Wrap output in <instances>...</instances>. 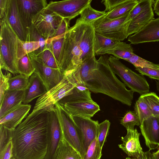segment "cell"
<instances>
[{"label": "cell", "mask_w": 159, "mask_h": 159, "mask_svg": "<svg viewBox=\"0 0 159 159\" xmlns=\"http://www.w3.org/2000/svg\"><path fill=\"white\" fill-rule=\"evenodd\" d=\"M127 131L125 136L121 137L122 143L118 146L129 157L137 158L144 153L140 143V133L136 128Z\"/></svg>", "instance_id": "19"}, {"label": "cell", "mask_w": 159, "mask_h": 159, "mask_svg": "<svg viewBox=\"0 0 159 159\" xmlns=\"http://www.w3.org/2000/svg\"><path fill=\"white\" fill-rule=\"evenodd\" d=\"M138 0H125L111 11L107 12L104 17L108 19H114L121 17L131 11L139 2Z\"/></svg>", "instance_id": "26"}, {"label": "cell", "mask_w": 159, "mask_h": 159, "mask_svg": "<svg viewBox=\"0 0 159 159\" xmlns=\"http://www.w3.org/2000/svg\"><path fill=\"white\" fill-rule=\"evenodd\" d=\"M70 21V20L67 19L63 18L52 38L66 33L70 28L69 27Z\"/></svg>", "instance_id": "45"}, {"label": "cell", "mask_w": 159, "mask_h": 159, "mask_svg": "<svg viewBox=\"0 0 159 159\" xmlns=\"http://www.w3.org/2000/svg\"><path fill=\"white\" fill-rule=\"evenodd\" d=\"M71 116L76 128L84 156L91 143L97 137L99 122L90 118Z\"/></svg>", "instance_id": "12"}, {"label": "cell", "mask_w": 159, "mask_h": 159, "mask_svg": "<svg viewBox=\"0 0 159 159\" xmlns=\"http://www.w3.org/2000/svg\"><path fill=\"white\" fill-rule=\"evenodd\" d=\"M36 55L41 59L43 64L46 66L53 68L59 69L53 54L49 49H45Z\"/></svg>", "instance_id": "41"}, {"label": "cell", "mask_w": 159, "mask_h": 159, "mask_svg": "<svg viewBox=\"0 0 159 159\" xmlns=\"http://www.w3.org/2000/svg\"><path fill=\"white\" fill-rule=\"evenodd\" d=\"M135 70L141 74L159 80V70L151 68L136 67Z\"/></svg>", "instance_id": "44"}, {"label": "cell", "mask_w": 159, "mask_h": 159, "mask_svg": "<svg viewBox=\"0 0 159 159\" xmlns=\"http://www.w3.org/2000/svg\"><path fill=\"white\" fill-rule=\"evenodd\" d=\"M35 69L34 73L39 76L47 91L55 86L63 79L64 75L59 69L48 67L33 52L28 54Z\"/></svg>", "instance_id": "11"}, {"label": "cell", "mask_w": 159, "mask_h": 159, "mask_svg": "<svg viewBox=\"0 0 159 159\" xmlns=\"http://www.w3.org/2000/svg\"><path fill=\"white\" fill-rule=\"evenodd\" d=\"M64 76L75 86L85 87L90 92L105 94L129 106L132 104L134 92L116 77L107 55L98 60L95 56L87 60Z\"/></svg>", "instance_id": "1"}, {"label": "cell", "mask_w": 159, "mask_h": 159, "mask_svg": "<svg viewBox=\"0 0 159 159\" xmlns=\"http://www.w3.org/2000/svg\"><path fill=\"white\" fill-rule=\"evenodd\" d=\"M30 77L20 74L10 78L8 80L9 90H25L28 86Z\"/></svg>", "instance_id": "34"}, {"label": "cell", "mask_w": 159, "mask_h": 159, "mask_svg": "<svg viewBox=\"0 0 159 159\" xmlns=\"http://www.w3.org/2000/svg\"><path fill=\"white\" fill-rule=\"evenodd\" d=\"M110 125V122L107 120H106L98 124L97 138L100 146L102 148L106 141Z\"/></svg>", "instance_id": "40"}, {"label": "cell", "mask_w": 159, "mask_h": 159, "mask_svg": "<svg viewBox=\"0 0 159 159\" xmlns=\"http://www.w3.org/2000/svg\"><path fill=\"white\" fill-rule=\"evenodd\" d=\"M153 7L154 12L159 16V0H153Z\"/></svg>", "instance_id": "49"}, {"label": "cell", "mask_w": 159, "mask_h": 159, "mask_svg": "<svg viewBox=\"0 0 159 159\" xmlns=\"http://www.w3.org/2000/svg\"><path fill=\"white\" fill-rule=\"evenodd\" d=\"M19 13L24 29L28 35L33 17L48 3L45 0H16Z\"/></svg>", "instance_id": "14"}, {"label": "cell", "mask_w": 159, "mask_h": 159, "mask_svg": "<svg viewBox=\"0 0 159 159\" xmlns=\"http://www.w3.org/2000/svg\"><path fill=\"white\" fill-rule=\"evenodd\" d=\"M31 106L22 103L0 119V125L14 130L21 122L30 110Z\"/></svg>", "instance_id": "20"}, {"label": "cell", "mask_w": 159, "mask_h": 159, "mask_svg": "<svg viewBox=\"0 0 159 159\" xmlns=\"http://www.w3.org/2000/svg\"><path fill=\"white\" fill-rule=\"evenodd\" d=\"M156 89L157 91L159 92V80L157 81L156 84Z\"/></svg>", "instance_id": "53"}, {"label": "cell", "mask_w": 159, "mask_h": 159, "mask_svg": "<svg viewBox=\"0 0 159 159\" xmlns=\"http://www.w3.org/2000/svg\"><path fill=\"white\" fill-rule=\"evenodd\" d=\"M55 108L65 139L80 154L82 159L84 155L82 145L71 116L58 102L55 105Z\"/></svg>", "instance_id": "8"}, {"label": "cell", "mask_w": 159, "mask_h": 159, "mask_svg": "<svg viewBox=\"0 0 159 159\" xmlns=\"http://www.w3.org/2000/svg\"><path fill=\"white\" fill-rule=\"evenodd\" d=\"M127 61L132 64L135 68H151L159 70V64L147 61L134 53Z\"/></svg>", "instance_id": "39"}, {"label": "cell", "mask_w": 159, "mask_h": 159, "mask_svg": "<svg viewBox=\"0 0 159 159\" xmlns=\"http://www.w3.org/2000/svg\"><path fill=\"white\" fill-rule=\"evenodd\" d=\"M152 159H159V147L156 152L152 153Z\"/></svg>", "instance_id": "50"}, {"label": "cell", "mask_w": 159, "mask_h": 159, "mask_svg": "<svg viewBox=\"0 0 159 159\" xmlns=\"http://www.w3.org/2000/svg\"><path fill=\"white\" fill-rule=\"evenodd\" d=\"M11 76L12 75L10 73H9L6 75L3 74L2 70L0 69V103L2 102L5 93L9 90L8 80Z\"/></svg>", "instance_id": "43"}, {"label": "cell", "mask_w": 159, "mask_h": 159, "mask_svg": "<svg viewBox=\"0 0 159 159\" xmlns=\"http://www.w3.org/2000/svg\"><path fill=\"white\" fill-rule=\"evenodd\" d=\"M10 159H16V158H15L14 157H12Z\"/></svg>", "instance_id": "55"}, {"label": "cell", "mask_w": 159, "mask_h": 159, "mask_svg": "<svg viewBox=\"0 0 159 159\" xmlns=\"http://www.w3.org/2000/svg\"><path fill=\"white\" fill-rule=\"evenodd\" d=\"M13 156V144L11 140L0 152V159H10Z\"/></svg>", "instance_id": "47"}, {"label": "cell", "mask_w": 159, "mask_h": 159, "mask_svg": "<svg viewBox=\"0 0 159 159\" xmlns=\"http://www.w3.org/2000/svg\"><path fill=\"white\" fill-rule=\"evenodd\" d=\"M121 42L106 37L95 32L94 46L95 56L99 52L115 48Z\"/></svg>", "instance_id": "25"}, {"label": "cell", "mask_w": 159, "mask_h": 159, "mask_svg": "<svg viewBox=\"0 0 159 159\" xmlns=\"http://www.w3.org/2000/svg\"><path fill=\"white\" fill-rule=\"evenodd\" d=\"M108 61L114 73L120 78L131 90L140 95L149 92V84L143 75L133 71L113 56L108 57Z\"/></svg>", "instance_id": "5"}, {"label": "cell", "mask_w": 159, "mask_h": 159, "mask_svg": "<svg viewBox=\"0 0 159 159\" xmlns=\"http://www.w3.org/2000/svg\"><path fill=\"white\" fill-rule=\"evenodd\" d=\"M48 91L38 75L34 73L30 77L29 84L24 90L22 103L27 104L33 100L40 97Z\"/></svg>", "instance_id": "23"}, {"label": "cell", "mask_w": 159, "mask_h": 159, "mask_svg": "<svg viewBox=\"0 0 159 159\" xmlns=\"http://www.w3.org/2000/svg\"><path fill=\"white\" fill-rule=\"evenodd\" d=\"M3 19L8 22L19 39L22 41H28V35L20 16L16 0H7Z\"/></svg>", "instance_id": "16"}, {"label": "cell", "mask_w": 159, "mask_h": 159, "mask_svg": "<svg viewBox=\"0 0 159 159\" xmlns=\"http://www.w3.org/2000/svg\"><path fill=\"white\" fill-rule=\"evenodd\" d=\"M137 159H146L144 152L143 154L140 155Z\"/></svg>", "instance_id": "52"}, {"label": "cell", "mask_w": 159, "mask_h": 159, "mask_svg": "<svg viewBox=\"0 0 159 159\" xmlns=\"http://www.w3.org/2000/svg\"><path fill=\"white\" fill-rule=\"evenodd\" d=\"M130 44L159 41V17L150 21L137 32L129 36Z\"/></svg>", "instance_id": "18"}, {"label": "cell", "mask_w": 159, "mask_h": 159, "mask_svg": "<svg viewBox=\"0 0 159 159\" xmlns=\"http://www.w3.org/2000/svg\"><path fill=\"white\" fill-rule=\"evenodd\" d=\"M92 0H67L51 1L46 9L57 14L63 18L70 20L80 15Z\"/></svg>", "instance_id": "10"}, {"label": "cell", "mask_w": 159, "mask_h": 159, "mask_svg": "<svg viewBox=\"0 0 159 159\" xmlns=\"http://www.w3.org/2000/svg\"><path fill=\"white\" fill-rule=\"evenodd\" d=\"M125 0H103L101 2L105 6V9L104 11L107 12L109 11L120 4L124 2Z\"/></svg>", "instance_id": "46"}, {"label": "cell", "mask_w": 159, "mask_h": 159, "mask_svg": "<svg viewBox=\"0 0 159 159\" xmlns=\"http://www.w3.org/2000/svg\"><path fill=\"white\" fill-rule=\"evenodd\" d=\"M90 91L85 87H75L70 94L65 97L59 102L60 104L69 102L92 100Z\"/></svg>", "instance_id": "28"}, {"label": "cell", "mask_w": 159, "mask_h": 159, "mask_svg": "<svg viewBox=\"0 0 159 159\" xmlns=\"http://www.w3.org/2000/svg\"><path fill=\"white\" fill-rule=\"evenodd\" d=\"M40 47L39 42L24 41L18 38L17 51L18 60L23 56L38 49Z\"/></svg>", "instance_id": "31"}, {"label": "cell", "mask_w": 159, "mask_h": 159, "mask_svg": "<svg viewBox=\"0 0 159 159\" xmlns=\"http://www.w3.org/2000/svg\"><path fill=\"white\" fill-rule=\"evenodd\" d=\"M54 159H82L80 154L65 140L62 132Z\"/></svg>", "instance_id": "24"}, {"label": "cell", "mask_w": 159, "mask_h": 159, "mask_svg": "<svg viewBox=\"0 0 159 159\" xmlns=\"http://www.w3.org/2000/svg\"><path fill=\"white\" fill-rule=\"evenodd\" d=\"M146 146L150 151L159 147V117L152 116L139 126Z\"/></svg>", "instance_id": "15"}, {"label": "cell", "mask_w": 159, "mask_h": 159, "mask_svg": "<svg viewBox=\"0 0 159 159\" xmlns=\"http://www.w3.org/2000/svg\"><path fill=\"white\" fill-rule=\"evenodd\" d=\"M146 159H152V153L150 150H148L144 152Z\"/></svg>", "instance_id": "51"}, {"label": "cell", "mask_w": 159, "mask_h": 159, "mask_svg": "<svg viewBox=\"0 0 159 159\" xmlns=\"http://www.w3.org/2000/svg\"><path fill=\"white\" fill-rule=\"evenodd\" d=\"M75 87L64 76L59 83L39 97L32 112L41 110L49 111L55 110L56 104L71 94Z\"/></svg>", "instance_id": "7"}, {"label": "cell", "mask_w": 159, "mask_h": 159, "mask_svg": "<svg viewBox=\"0 0 159 159\" xmlns=\"http://www.w3.org/2000/svg\"><path fill=\"white\" fill-rule=\"evenodd\" d=\"M17 66L19 74L29 77L34 73L35 70L28 54L23 56L19 60Z\"/></svg>", "instance_id": "35"}, {"label": "cell", "mask_w": 159, "mask_h": 159, "mask_svg": "<svg viewBox=\"0 0 159 159\" xmlns=\"http://www.w3.org/2000/svg\"><path fill=\"white\" fill-rule=\"evenodd\" d=\"M0 20V69L14 75L19 74L17 51L18 38L5 20Z\"/></svg>", "instance_id": "4"}, {"label": "cell", "mask_w": 159, "mask_h": 159, "mask_svg": "<svg viewBox=\"0 0 159 159\" xmlns=\"http://www.w3.org/2000/svg\"><path fill=\"white\" fill-rule=\"evenodd\" d=\"M140 96L148 105L152 116L159 117V97L153 92Z\"/></svg>", "instance_id": "36"}, {"label": "cell", "mask_w": 159, "mask_h": 159, "mask_svg": "<svg viewBox=\"0 0 159 159\" xmlns=\"http://www.w3.org/2000/svg\"><path fill=\"white\" fill-rule=\"evenodd\" d=\"M48 111L32 112L13 131V154L16 159H45L48 147Z\"/></svg>", "instance_id": "2"}, {"label": "cell", "mask_w": 159, "mask_h": 159, "mask_svg": "<svg viewBox=\"0 0 159 159\" xmlns=\"http://www.w3.org/2000/svg\"><path fill=\"white\" fill-rule=\"evenodd\" d=\"M62 135V130L56 110L48 111V147L45 159H54Z\"/></svg>", "instance_id": "13"}, {"label": "cell", "mask_w": 159, "mask_h": 159, "mask_svg": "<svg viewBox=\"0 0 159 159\" xmlns=\"http://www.w3.org/2000/svg\"><path fill=\"white\" fill-rule=\"evenodd\" d=\"M131 11L116 19H108L104 16L100 18L93 24L95 32L107 38L123 41L129 36L128 29L131 21L129 16Z\"/></svg>", "instance_id": "6"}, {"label": "cell", "mask_w": 159, "mask_h": 159, "mask_svg": "<svg viewBox=\"0 0 159 159\" xmlns=\"http://www.w3.org/2000/svg\"><path fill=\"white\" fill-rule=\"evenodd\" d=\"M134 109L141 124L143 120L152 116L149 107L141 96L136 101Z\"/></svg>", "instance_id": "32"}, {"label": "cell", "mask_w": 159, "mask_h": 159, "mask_svg": "<svg viewBox=\"0 0 159 159\" xmlns=\"http://www.w3.org/2000/svg\"><path fill=\"white\" fill-rule=\"evenodd\" d=\"M63 19L45 8L33 17L32 23L46 40L53 37Z\"/></svg>", "instance_id": "9"}, {"label": "cell", "mask_w": 159, "mask_h": 159, "mask_svg": "<svg viewBox=\"0 0 159 159\" xmlns=\"http://www.w3.org/2000/svg\"><path fill=\"white\" fill-rule=\"evenodd\" d=\"M125 159H137V158H131L129 157H126Z\"/></svg>", "instance_id": "54"}, {"label": "cell", "mask_w": 159, "mask_h": 159, "mask_svg": "<svg viewBox=\"0 0 159 159\" xmlns=\"http://www.w3.org/2000/svg\"><path fill=\"white\" fill-rule=\"evenodd\" d=\"M102 149L97 137L91 143L82 159H101Z\"/></svg>", "instance_id": "38"}, {"label": "cell", "mask_w": 159, "mask_h": 159, "mask_svg": "<svg viewBox=\"0 0 159 159\" xmlns=\"http://www.w3.org/2000/svg\"><path fill=\"white\" fill-rule=\"evenodd\" d=\"M28 41H37L39 42L40 47L38 49L33 52L35 55H38L47 49L46 40L39 33L32 23L29 29Z\"/></svg>", "instance_id": "33"}, {"label": "cell", "mask_w": 159, "mask_h": 159, "mask_svg": "<svg viewBox=\"0 0 159 159\" xmlns=\"http://www.w3.org/2000/svg\"><path fill=\"white\" fill-rule=\"evenodd\" d=\"M120 124L126 130L134 129L135 125L139 126V120L134 111H129L120 120Z\"/></svg>", "instance_id": "37"}, {"label": "cell", "mask_w": 159, "mask_h": 159, "mask_svg": "<svg viewBox=\"0 0 159 159\" xmlns=\"http://www.w3.org/2000/svg\"><path fill=\"white\" fill-rule=\"evenodd\" d=\"M134 53L133 49L130 44L121 42L115 48L99 53L97 56L108 54L113 55L117 59L127 61Z\"/></svg>", "instance_id": "29"}, {"label": "cell", "mask_w": 159, "mask_h": 159, "mask_svg": "<svg viewBox=\"0 0 159 159\" xmlns=\"http://www.w3.org/2000/svg\"><path fill=\"white\" fill-rule=\"evenodd\" d=\"M153 4V0H150L147 7L131 20L128 29L129 36L137 32L155 19Z\"/></svg>", "instance_id": "21"}, {"label": "cell", "mask_w": 159, "mask_h": 159, "mask_svg": "<svg viewBox=\"0 0 159 159\" xmlns=\"http://www.w3.org/2000/svg\"><path fill=\"white\" fill-rule=\"evenodd\" d=\"M24 90H8L0 104V119L22 103Z\"/></svg>", "instance_id": "22"}, {"label": "cell", "mask_w": 159, "mask_h": 159, "mask_svg": "<svg viewBox=\"0 0 159 159\" xmlns=\"http://www.w3.org/2000/svg\"><path fill=\"white\" fill-rule=\"evenodd\" d=\"M65 34L49 39L46 40L47 48L50 50L52 52L57 64L64 41Z\"/></svg>", "instance_id": "30"}, {"label": "cell", "mask_w": 159, "mask_h": 159, "mask_svg": "<svg viewBox=\"0 0 159 159\" xmlns=\"http://www.w3.org/2000/svg\"><path fill=\"white\" fill-rule=\"evenodd\" d=\"M7 0H0V18H4L6 11Z\"/></svg>", "instance_id": "48"}, {"label": "cell", "mask_w": 159, "mask_h": 159, "mask_svg": "<svg viewBox=\"0 0 159 159\" xmlns=\"http://www.w3.org/2000/svg\"><path fill=\"white\" fill-rule=\"evenodd\" d=\"M0 125V152H1L8 143L12 140L14 130L8 129L2 125Z\"/></svg>", "instance_id": "42"}, {"label": "cell", "mask_w": 159, "mask_h": 159, "mask_svg": "<svg viewBox=\"0 0 159 159\" xmlns=\"http://www.w3.org/2000/svg\"><path fill=\"white\" fill-rule=\"evenodd\" d=\"M61 105L71 116L91 118L100 110L99 105L93 100L67 102Z\"/></svg>", "instance_id": "17"}, {"label": "cell", "mask_w": 159, "mask_h": 159, "mask_svg": "<svg viewBox=\"0 0 159 159\" xmlns=\"http://www.w3.org/2000/svg\"><path fill=\"white\" fill-rule=\"evenodd\" d=\"M107 14V12L94 9L90 4L82 11L80 18L75 22L93 25L97 20L104 16Z\"/></svg>", "instance_id": "27"}, {"label": "cell", "mask_w": 159, "mask_h": 159, "mask_svg": "<svg viewBox=\"0 0 159 159\" xmlns=\"http://www.w3.org/2000/svg\"><path fill=\"white\" fill-rule=\"evenodd\" d=\"M95 34L93 25L76 22L66 32L58 63L64 75L95 56Z\"/></svg>", "instance_id": "3"}]
</instances>
